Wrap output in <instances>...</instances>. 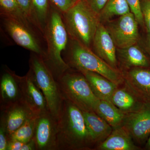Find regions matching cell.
Wrapping results in <instances>:
<instances>
[{
  "label": "cell",
  "mask_w": 150,
  "mask_h": 150,
  "mask_svg": "<svg viewBox=\"0 0 150 150\" xmlns=\"http://www.w3.org/2000/svg\"><path fill=\"white\" fill-rule=\"evenodd\" d=\"M57 120L56 150H91L95 146L82 111L72 103L64 99Z\"/></svg>",
  "instance_id": "cell-1"
},
{
  "label": "cell",
  "mask_w": 150,
  "mask_h": 150,
  "mask_svg": "<svg viewBox=\"0 0 150 150\" xmlns=\"http://www.w3.org/2000/svg\"><path fill=\"white\" fill-rule=\"evenodd\" d=\"M43 35L46 51L42 58L57 81L70 68L62 57L63 52L67 49L70 38L62 13L51 5Z\"/></svg>",
  "instance_id": "cell-2"
},
{
  "label": "cell",
  "mask_w": 150,
  "mask_h": 150,
  "mask_svg": "<svg viewBox=\"0 0 150 150\" xmlns=\"http://www.w3.org/2000/svg\"><path fill=\"white\" fill-rule=\"evenodd\" d=\"M64 60L71 68L88 71L103 76L118 86L124 82L123 74L98 56L91 48L76 40L69 39L64 52Z\"/></svg>",
  "instance_id": "cell-3"
},
{
  "label": "cell",
  "mask_w": 150,
  "mask_h": 150,
  "mask_svg": "<svg viewBox=\"0 0 150 150\" xmlns=\"http://www.w3.org/2000/svg\"><path fill=\"white\" fill-rule=\"evenodd\" d=\"M62 15L70 39L91 48L100 23L98 16L92 10L85 0H79Z\"/></svg>",
  "instance_id": "cell-4"
},
{
  "label": "cell",
  "mask_w": 150,
  "mask_h": 150,
  "mask_svg": "<svg viewBox=\"0 0 150 150\" xmlns=\"http://www.w3.org/2000/svg\"><path fill=\"white\" fill-rule=\"evenodd\" d=\"M28 74L45 97L48 109L56 119L59 118L64 98L58 83L41 56L31 52Z\"/></svg>",
  "instance_id": "cell-5"
},
{
  "label": "cell",
  "mask_w": 150,
  "mask_h": 150,
  "mask_svg": "<svg viewBox=\"0 0 150 150\" xmlns=\"http://www.w3.org/2000/svg\"><path fill=\"white\" fill-rule=\"evenodd\" d=\"M57 81L64 99L70 101L82 111H94L99 99L93 92L82 73L70 68Z\"/></svg>",
  "instance_id": "cell-6"
},
{
  "label": "cell",
  "mask_w": 150,
  "mask_h": 150,
  "mask_svg": "<svg viewBox=\"0 0 150 150\" xmlns=\"http://www.w3.org/2000/svg\"><path fill=\"white\" fill-rule=\"evenodd\" d=\"M2 27L17 45L41 56L46 54V48L41 42L44 38L41 33L10 17L1 15Z\"/></svg>",
  "instance_id": "cell-7"
},
{
  "label": "cell",
  "mask_w": 150,
  "mask_h": 150,
  "mask_svg": "<svg viewBox=\"0 0 150 150\" xmlns=\"http://www.w3.org/2000/svg\"><path fill=\"white\" fill-rule=\"evenodd\" d=\"M105 26L118 49L137 44L139 38V23L131 12L107 22Z\"/></svg>",
  "instance_id": "cell-8"
},
{
  "label": "cell",
  "mask_w": 150,
  "mask_h": 150,
  "mask_svg": "<svg viewBox=\"0 0 150 150\" xmlns=\"http://www.w3.org/2000/svg\"><path fill=\"white\" fill-rule=\"evenodd\" d=\"M122 126L136 145H145L150 136V103H146L136 112L126 114Z\"/></svg>",
  "instance_id": "cell-9"
},
{
  "label": "cell",
  "mask_w": 150,
  "mask_h": 150,
  "mask_svg": "<svg viewBox=\"0 0 150 150\" xmlns=\"http://www.w3.org/2000/svg\"><path fill=\"white\" fill-rule=\"evenodd\" d=\"M58 120L49 110L37 116L33 139L36 150H56Z\"/></svg>",
  "instance_id": "cell-10"
},
{
  "label": "cell",
  "mask_w": 150,
  "mask_h": 150,
  "mask_svg": "<svg viewBox=\"0 0 150 150\" xmlns=\"http://www.w3.org/2000/svg\"><path fill=\"white\" fill-rule=\"evenodd\" d=\"M20 86L21 100L34 115L38 116L49 110L45 97L28 73L20 76Z\"/></svg>",
  "instance_id": "cell-11"
},
{
  "label": "cell",
  "mask_w": 150,
  "mask_h": 150,
  "mask_svg": "<svg viewBox=\"0 0 150 150\" xmlns=\"http://www.w3.org/2000/svg\"><path fill=\"white\" fill-rule=\"evenodd\" d=\"M33 115H35L21 100L1 107L0 125L4 127L9 136Z\"/></svg>",
  "instance_id": "cell-12"
},
{
  "label": "cell",
  "mask_w": 150,
  "mask_h": 150,
  "mask_svg": "<svg viewBox=\"0 0 150 150\" xmlns=\"http://www.w3.org/2000/svg\"><path fill=\"white\" fill-rule=\"evenodd\" d=\"M123 76L125 85L143 102L150 103V69L133 68Z\"/></svg>",
  "instance_id": "cell-13"
},
{
  "label": "cell",
  "mask_w": 150,
  "mask_h": 150,
  "mask_svg": "<svg viewBox=\"0 0 150 150\" xmlns=\"http://www.w3.org/2000/svg\"><path fill=\"white\" fill-rule=\"evenodd\" d=\"M94 52L112 68L117 69L116 47L106 28L100 23L93 41Z\"/></svg>",
  "instance_id": "cell-14"
},
{
  "label": "cell",
  "mask_w": 150,
  "mask_h": 150,
  "mask_svg": "<svg viewBox=\"0 0 150 150\" xmlns=\"http://www.w3.org/2000/svg\"><path fill=\"white\" fill-rule=\"evenodd\" d=\"M20 76L6 65L3 66L0 79L1 107L21 100Z\"/></svg>",
  "instance_id": "cell-15"
},
{
  "label": "cell",
  "mask_w": 150,
  "mask_h": 150,
  "mask_svg": "<svg viewBox=\"0 0 150 150\" xmlns=\"http://www.w3.org/2000/svg\"><path fill=\"white\" fill-rule=\"evenodd\" d=\"M97 145L96 149L99 150H138L141 149L134 143L123 126L113 129L109 137Z\"/></svg>",
  "instance_id": "cell-16"
},
{
  "label": "cell",
  "mask_w": 150,
  "mask_h": 150,
  "mask_svg": "<svg viewBox=\"0 0 150 150\" xmlns=\"http://www.w3.org/2000/svg\"><path fill=\"white\" fill-rule=\"evenodd\" d=\"M86 125L95 145L102 143L109 137L112 127L93 111H83Z\"/></svg>",
  "instance_id": "cell-17"
},
{
  "label": "cell",
  "mask_w": 150,
  "mask_h": 150,
  "mask_svg": "<svg viewBox=\"0 0 150 150\" xmlns=\"http://www.w3.org/2000/svg\"><path fill=\"white\" fill-rule=\"evenodd\" d=\"M80 72L87 80L93 92L98 99L110 101L112 94L118 88V85L97 73Z\"/></svg>",
  "instance_id": "cell-18"
},
{
  "label": "cell",
  "mask_w": 150,
  "mask_h": 150,
  "mask_svg": "<svg viewBox=\"0 0 150 150\" xmlns=\"http://www.w3.org/2000/svg\"><path fill=\"white\" fill-rule=\"evenodd\" d=\"M110 102L125 114L136 112L146 104L126 85L124 87L116 89L112 94Z\"/></svg>",
  "instance_id": "cell-19"
},
{
  "label": "cell",
  "mask_w": 150,
  "mask_h": 150,
  "mask_svg": "<svg viewBox=\"0 0 150 150\" xmlns=\"http://www.w3.org/2000/svg\"><path fill=\"white\" fill-rule=\"evenodd\" d=\"M118 51L120 62L126 69H150V58L136 44L123 49H118Z\"/></svg>",
  "instance_id": "cell-20"
},
{
  "label": "cell",
  "mask_w": 150,
  "mask_h": 150,
  "mask_svg": "<svg viewBox=\"0 0 150 150\" xmlns=\"http://www.w3.org/2000/svg\"><path fill=\"white\" fill-rule=\"evenodd\" d=\"M94 112L103 118L112 129L122 126L126 115L112 102L103 100H98Z\"/></svg>",
  "instance_id": "cell-21"
},
{
  "label": "cell",
  "mask_w": 150,
  "mask_h": 150,
  "mask_svg": "<svg viewBox=\"0 0 150 150\" xmlns=\"http://www.w3.org/2000/svg\"><path fill=\"white\" fill-rule=\"evenodd\" d=\"M0 14L10 17L41 32L28 18L17 0H0Z\"/></svg>",
  "instance_id": "cell-22"
},
{
  "label": "cell",
  "mask_w": 150,
  "mask_h": 150,
  "mask_svg": "<svg viewBox=\"0 0 150 150\" xmlns=\"http://www.w3.org/2000/svg\"><path fill=\"white\" fill-rule=\"evenodd\" d=\"M131 12L126 0H108L98 15L100 22L106 23L115 16Z\"/></svg>",
  "instance_id": "cell-23"
},
{
  "label": "cell",
  "mask_w": 150,
  "mask_h": 150,
  "mask_svg": "<svg viewBox=\"0 0 150 150\" xmlns=\"http://www.w3.org/2000/svg\"><path fill=\"white\" fill-rule=\"evenodd\" d=\"M37 115L28 118L17 130L8 136L9 141H18L26 143L33 139Z\"/></svg>",
  "instance_id": "cell-24"
},
{
  "label": "cell",
  "mask_w": 150,
  "mask_h": 150,
  "mask_svg": "<svg viewBox=\"0 0 150 150\" xmlns=\"http://www.w3.org/2000/svg\"><path fill=\"white\" fill-rule=\"evenodd\" d=\"M33 11L39 27L43 30L50 13L51 4L49 0H31Z\"/></svg>",
  "instance_id": "cell-25"
},
{
  "label": "cell",
  "mask_w": 150,
  "mask_h": 150,
  "mask_svg": "<svg viewBox=\"0 0 150 150\" xmlns=\"http://www.w3.org/2000/svg\"><path fill=\"white\" fill-rule=\"evenodd\" d=\"M17 1L28 18L43 33L36 20L31 0H17Z\"/></svg>",
  "instance_id": "cell-26"
},
{
  "label": "cell",
  "mask_w": 150,
  "mask_h": 150,
  "mask_svg": "<svg viewBox=\"0 0 150 150\" xmlns=\"http://www.w3.org/2000/svg\"><path fill=\"white\" fill-rule=\"evenodd\" d=\"M131 12L134 15L139 25L145 28L140 0H126Z\"/></svg>",
  "instance_id": "cell-27"
},
{
  "label": "cell",
  "mask_w": 150,
  "mask_h": 150,
  "mask_svg": "<svg viewBox=\"0 0 150 150\" xmlns=\"http://www.w3.org/2000/svg\"><path fill=\"white\" fill-rule=\"evenodd\" d=\"M51 5L62 14L69 10L79 0H49Z\"/></svg>",
  "instance_id": "cell-28"
},
{
  "label": "cell",
  "mask_w": 150,
  "mask_h": 150,
  "mask_svg": "<svg viewBox=\"0 0 150 150\" xmlns=\"http://www.w3.org/2000/svg\"><path fill=\"white\" fill-rule=\"evenodd\" d=\"M141 4L145 29L147 34L150 35V1L143 0Z\"/></svg>",
  "instance_id": "cell-29"
},
{
  "label": "cell",
  "mask_w": 150,
  "mask_h": 150,
  "mask_svg": "<svg viewBox=\"0 0 150 150\" xmlns=\"http://www.w3.org/2000/svg\"><path fill=\"white\" fill-rule=\"evenodd\" d=\"M88 6L97 15H99L108 0H85Z\"/></svg>",
  "instance_id": "cell-30"
},
{
  "label": "cell",
  "mask_w": 150,
  "mask_h": 150,
  "mask_svg": "<svg viewBox=\"0 0 150 150\" xmlns=\"http://www.w3.org/2000/svg\"><path fill=\"white\" fill-rule=\"evenodd\" d=\"M8 134L3 126L0 125V150H7Z\"/></svg>",
  "instance_id": "cell-31"
},
{
  "label": "cell",
  "mask_w": 150,
  "mask_h": 150,
  "mask_svg": "<svg viewBox=\"0 0 150 150\" xmlns=\"http://www.w3.org/2000/svg\"><path fill=\"white\" fill-rule=\"evenodd\" d=\"M25 143L18 141H9L8 144L7 150H21Z\"/></svg>",
  "instance_id": "cell-32"
},
{
  "label": "cell",
  "mask_w": 150,
  "mask_h": 150,
  "mask_svg": "<svg viewBox=\"0 0 150 150\" xmlns=\"http://www.w3.org/2000/svg\"><path fill=\"white\" fill-rule=\"evenodd\" d=\"M21 150H36V145L33 139L25 143Z\"/></svg>",
  "instance_id": "cell-33"
},
{
  "label": "cell",
  "mask_w": 150,
  "mask_h": 150,
  "mask_svg": "<svg viewBox=\"0 0 150 150\" xmlns=\"http://www.w3.org/2000/svg\"><path fill=\"white\" fill-rule=\"evenodd\" d=\"M146 49L150 58V35L147 34L146 41Z\"/></svg>",
  "instance_id": "cell-34"
},
{
  "label": "cell",
  "mask_w": 150,
  "mask_h": 150,
  "mask_svg": "<svg viewBox=\"0 0 150 150\" xmlns=\"http://www.w3.org/2000/svg\"><path fill=\"white\" fill-rule=\"evenodd\" d=\"M145 149L146 150H150V136L145 144Z\"/></svg>",
  "instance_id": "cell-35"
},
{
  "label": "cell",
  "mask_w": 150,
  "mask_h": 150,
  "mask_svg": "<svg viewBox=\"0 0 150 150\" xmlns=\"http://www.w3.org/2000/svg\"></svg>",
  "instance_id": "cell-36"
}]
</instances>
